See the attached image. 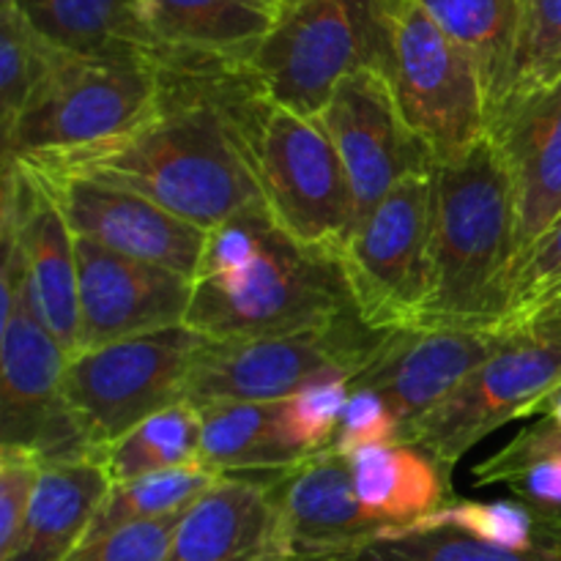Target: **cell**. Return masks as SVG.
<instances>
[{
  "instance_id": "9a60e30c",
  "label": "cell",
  "mask_w": 561,
  "mask_h": 561,
  "mask_svg": "<svg viewBox=\"0 0 561 561\" xmlns=\"http://www.w3.org/2000/svg\"><path fill=\"white\" fill-rule=\"evenodd\" d=\"M272 491L285 561H354L389 529L362 507L348 458L334 447L272 474Z\"/></svg>"
},
{
  "instance_id": "6da1fadb",
  "label": "cell",
  "mask_w": 561,
  "mask_h": 561,
  "mask_svg": "<svg viewBox=\"0 0 561 561\" xmlns=\"http://www.w3.org/2000/svg\"><path fill=\"white\" fill-rule=\"evenodd\" d=\"M515 268V186L491 137L433 168L431 294L420 329L504 332Z\"/></svg>"
},
{
  "instance_id": "cb8c5ba5",
  "label": "cell",
  "mask_w": 561,
  "mask_h": 561,
  "mask_svg": "<svg viewBox=\"0 0 561 561\" xmlns=\"http://www.w3.org/2000/svg\"><path fill=\"white\" fill-rule=\"evenodd\" d=\"M201 414L197 463L222 477H263L294 469L307 458L283 431V400L277 403H219Z\"/></svg>"
},
{
  "instance_id": "d590c367",
  "label": "cell",
  "mask_w": 561,
  "mask_h": 561,
  "mask_svg": "<svg viewBox=\"0 0 561 561\" xmlns=\"http://www.w3.org/2000/svg\"><path fill=\"white\" fill-rule=\"evenodd\" d=\"M383 444H403V425L376 392L351 387L348 405L332 444L334 453L351 458L362 449L383 447Z\"/></svg>"
},
{
  "instance_id": "d6a6232c",
  "label": "cell",
  "mask_w": 561,
  "mask_h": 561,
  "mask_svg": "<svg viewBox=\"0 0 561 561\" xmlns=\"http://www.w3.org/2000/svg\"><path fill=\"white\" fill-rule=\"evenodd\" d=\"M351 398V381H318L283 400V431L299 453L312 455L329 449L343 422Z\"/></svg>"
},
{
  "instance_id": "4dcf8cb0",
  "label": "cell",
  "mask_w": 561,
  "mask_h": 561,
  "mask_svg": "<svg viewBox=\"0 0 561 561\" xmlns=\"http://www.w3.org/2000/svg\"><path fill=\"white\" fill-rule=\"evenodd\" d=\"M433 529H455L488 546L507 548V551H526L537 540V515L529 504L518 502H453L449 507L438 510L436 515L403 526V529H387L383 537L398 535H422Z\"/></svg>"
},
{
  "instance_id": "d4e9b609",
  "label": "cell",
  "mask_w": 561,
  "mask_h": 561,
  "mask_svg": "<svg viewBox=\"0 0 561 561\" xmlns=\"http://www.w3.org/2000/svg\"><path fill=\"white\" fill-rule=\"evenodd\" d=\"M480 71L491 124L510 96L524 0H416Z\"/></svg>"
},
{
  "instance_id": "2e32d148",
  "label": "cell",
  "mask_w": 561,
  "mask_h": 561,
  "mask_svg": "<svg viewBox=\"0 0 561 561\" xmlns=\"http://www.w3.org/2000/svg\"><path fill=\"white\" fill-rule=\"evenodd\" d=\"M80 274V354L184 327L195 283L162 266L75 239Z\"/></svg>"
},
{
  "instance_id": "ba28073f",
  "label": "cell",
  "mask_w": 561,
  "mask_h": 561,
  "mask_svg": "<svg viewBox=\"0 0 561 561\" xmlns=\"http://www.w3.org/2000/svg\"><path fill=\"white\" fill-rule=\"evenodd\" d=\"M376 0H285L272 33L247 58L274 104L318 118L362 66L381 69Z\"/></svg>"
},
{
  "instance_id": "ab89813d",
  "label": "cell",
  "mask_w": 561,
  "mask_h": 561,
  "mask_svg": "<svg viewBox=\"0 0 561 561\" xmlns=\"http://www.w3.org/2000/svg\"><path fill=\"white\" fill-rule=\"evenodd\" d=\"M531 510H535L537 518L546 520V524L559 526V529H561V507H559V510H540V507H531Z\"/></svg>"
},
{
  "instance_id": "5b68a950",
  "label": "cell",
  "mask_w": 561,
  "mask_h": 561,
  "mask_svg": "<svg viewBox=\"0 0 561 561\" xmlns=\"http://www.w3.org/2000/svg\"><path fill=\"white\" fill-rule=\"evenodd\" d=\"M389 332H376L359 316L321 329L257 340L203 343L186 381L192 409L219 403H277L318 381L354 383L381 351Z\"/></svg>"
},
{
  "instance_id": "4fadbf2b",
  "label": "cell",
  "mask_w": 561,
  "mask_h": 561,
  "mask_svg": "<svg viewBox=\"0 0 561 561\" xmlns=\"http://www.w3.org/2000/svg\"><path fill=\"white\" fill-rule=\"evenodd\" d=\"M318 121L343 159L359 219L400 181L436 168L433 153L405 124L392 82L378 66H362L345 77Z\"/></svg>"
},
{
  "instance_id": "9c48e42d",
  "label": "cell",
  "mask_w": 561,
  "mask_h": 561,
  "mask_svg": "<svg viewBox=\"0 0 561 561\" xmlns=\"http://www.w3.org/2000/svg\"><path fill=\"white\" fill-rule=\"evenodd\" d=\"M252 170L277 228L340 257L359 217L345 164L321 121L268 104L252 137Z\"/></svg>"
},
{
  "instance_id": "f546056e",
  "label": "cell",
  "mask_w": 561,
  "mask_h": 561,
  "mask_svg": "<svg viewBox=\"0 0 561 561\" xmlns=\"http://www.w3.org/2000/svg\"><path fill=\"white\" fill-rule=\"evenodd\" d=\"M64 49L49 44L25 20L14 0H0V124L3 135L49 75Z\"/></svg>"
},
{
  "instance_id": "8d00e7d4",
  "label": "cell",
  "mask_w": 561,
  "mask_h": 561,
  "mask_svg": "<svg viewBox=\"0 0 561 561\" xmlns=\"http://www.w3.org/2000/svg\"><path fill=\"white\" fill-rule=\"evenodd\" d=\"M184 515L186 513L131 524L93 546L80 548L66 561H164Z\"/></svg>"
},
{
  "instance_id": "ac0fdd59",
  "label": "cell",
  "mask_w": 561,
  "mask_h": 561,
  "mask_svg": "<svg viewBox=\"0 0 561 561\" xmlns=\"http://www.w3.org/2000/svg\"><path fill=\"white\" fill-rule=\"evenodd\" d=\"M488 137L515 186L520 263L531 244L561 219V77L553 85L510 99Z\"/></svg>"
},
{
  "instance_id": "60d3db41",
  "label": "cell",
  "mask_w": 561,
  "mask_h": 561,
  "mask_svg": "<svg viewBox=\"0 0 561 561\" xmlns=\"http://www.w3.org/2000/svg\"><path fill=\"white\" fill-rule=\"evenodd\" d=\"M548 414H551L553 420H557V425L561 427V394H559L557 400H553V405H551V409H548Z\"/></svg>"
},
{
  "instance_id": "4316f807",
  "label": "cell",
  "mask_w": 561,
  "mask_h": 561,
  "mask_svg": "<svg viewBox=\"0 0 561 561\" xmlns=\"http://www.w3.org/2000/svg\"><path fill=\"white\" fill-rule=\"evenodd\" d=\"M201 455V414L186 400L148 416L146 422L126 433L121 442L99 453V463L110 482L126 485L157 471L197 463Z\"/></svg>"
},
{
  "instance_id": "d6986e66",
  "label": "cell",
  "mask_w": 561,
  "mask_h": 561,
  "mask_svg": "<svg viewBox=\"0 0 561 561\" xmlns=\"http://www.w3.org/2000/svg\"><path fill=\"white\" fill-rule=\"evenodd\" d=\"M164 561H285L272 474L214 485L186 510Z\"/></svg>"
},
{
  "instance_id": "5bb4252c",
  "label": "cell",
  "mask_w": 561,
  "mask_h": 561,
  "mask_svg": "<svg viewBox=\"0 0 561 561\" xmlns=\"http://www.w3.org/2000/svg\"><path fill=\"white\" fill-rule=\"evenodd\" d=\"M3 241H14L25 299L64 354H80V274L75 236L44 186L22 164L3 159Z\"/></svg>"
},
{
  "instance_id": "30bf717a",
  "label": "cell",
  "mask_w": 561,
  "mask_h": 561,
  "mask_svg": "<svg viewBox=\"0 0 561 561\" xmlns=\"http://www.w3.org/2000/svg\"><path fill=\"white\" fill-rule=\"evenodd\" d=\"M203 343L190 327H173L69 359L64 398L96 458L148 416L184 400Z\"/></svg>"
},
{
  "instance_id": "3957f363",
  "label": "cell",
  "mask_w": 561,
  "mask_h": 561,
  "mask_svg": "<svg viewBox=\"0 0 561 561\" xmlns=\"http://www.w3.org/2000/svg\"><path fill=\"white\" fill-rule=\"evenodd\" d=\"M151 58H88L64 53L3 135V159L42 162L124 140L157 115Z\"/></svg>"
},
{
  "instance_id": "44dd1931",
  "label": "cell",
  "mask_w": 561,
  "mask_h": 561,
  "mask_svg": "<svg viewBox=\"0 0 561 561\" xmlns=\"http://www.w3.org/2000/svg\"><path fill=\"white\" fill-rule=\"evenodd\" d=\"M348 463L362 507L389 529H403L453 504V474L414 444L362 449Z\"/></svg>"
},
{
  "instance_id": "83f0119b",
  "label": "cell",
  "mask_w": 561,
  "mask_h": 561,
  "mask_svg": "<svg viewBox=\"0 0 561 561\" xmlns=\"http://www.w3.org/2000/svg\"><path fill=\"white\" fill-rule=\"evenodd\" d=\"M474 488L507 485L529 507H561V427L551 414L471 471Z\"/></svg>"
},
{
  "instance_id": "f35d334b",
  "label": "cell",
  "mask_w": 561,
  "mask_h": 561,
  "mask_svg": "<svg viewBox=\"0 0 561 561\" xmlns=\"http://www.w3.org/2000/svg\"><path fill=\"white\" fill-rule=\"evenodd\" d=\"M559 321H561V290L559 294H553L548 301H542V305L531 312V318L524 323V327H529V323H559ZM515 332H518V329H515Z\"/></svg>"
},
{
  "instance_id": "277c9868",
  "label": "cell",
  "mask_w": 561,
  "mask_h": 561,
  "mask_svg": "<svg viewBox=\"0 0 561 561\" xmlns=\"http://www.w3.org/2000/svg\"><path fill=\"white\" fill-rule=\"evenodd\" d=\"M381 69L405 124L438 162L460 157L491 131L474 60L416 0H376Z\"/></svg>"
},
{
  "instance_id": "484cf974",
  "label": "cell",
  "mask_w": 561,
  "mask_h": 561,
  "mask_svg": "<svg viewBox=\"0 0 561 561\" xmlns=\"http://www.w3.org/2000/svg\"><path fill=\"white\" fill-rule=\"evenodd\" d=\"M222 480V474L206 469L203 463H192L157 471V474L140 477V480H131L126 485H115L107 493L102 507H99L96 518L88 526L85 540L80 542V548L93 546V542L104 540L113 531L126 529L131 524L186 513Z\"/></svg>"
},
{
  "instance_id": "e0dca14e",
  "label": "cell",
  "mask_w": 561,
  "mask_h": 561,
  "mask_svg": "<svg viewBox=\"0 0 561 561\" xmlns=\"http://www.w3.org/2000/svg\"><path fill=\"white\" fill-rule=\"evenodd\" d=\"M510 332L485 329H405L389 332L376 359L351 387L370 389L400 425H414L442 405L471 373L485 365Z\"/></svg>"
},
{
  "instance_id": "7402d4cb",
  "label": "cell",
  "mask_w": 561,
  "mask_h": 561,
  "mask_svg": "<svg viewBox=\"0 0 561 561\" xmlns=\"http://www.w3.org/2000/svg\"><path fill=\"white\" fill-rule=\"evenodd\" d=\"M279 9L277 0H140L159 44L228 58H250L272 33Z\"/></svg>"
},
{
  "instance_id": "f1b7e54d",
  "label": "cell",
  "mask_w": 561,
  "mask_h": 561,
  "mask_svg": "<svg viewBox=\"0 0 561 561\" xmlns=\"http://www.w3.org/2000/svg\"><path fill=\"white\" fill-rule=\"evenodd\" d=\"M535 546L526 551L488 546L455 529L381 537L354 561H561V529L537 518Z\"/></svg>"
},
{
  "instance_id": "e575fe53",
  "label": "cell",
  "mask_w": 561,
  "mask_h": 561,
  "mask_svg": "<svg viewBox=\"0 0 561 561\" xmlns=\"http://www.w3.org/2000/svg\"><path fill=\"white\" fill-rule=\"evenodd\" d=\"M272 222L274 219L272 214L266 211V203H261V206L244 208V211H239L236 217H230L228 222L208 230L206 252H203L197 279L239 274L244 272L247 266H252V261L261 255L263 236H266Z\"/></svg>"
},
{
  "instance_id": "8fae6325",
  "label": "cell",
  "mask_w": 561,
  "mask_h": 561,
  "mask_svg": "<svg viewBox=\"0 0 561 561\" xmlns=\"http://www.w3.org/2000/svg\"><path fill=\"white\" fill-rule=\"evenodd\" d=\"M433 173L400 181L340 250L345 283L362 321L376 332L422 327L431 294Z\"/></svg>"
},
{
  "instance_id": "7a4b0ae2",
  "label": "cell",
  "mask_w": 561,
  "mask_h": 561,
  "mask_svg": "<svg viewBox=\"0 0 561 561\" xmlns=\"http://www.w3.org/2000/svg\"><path fill=\"white\" fill-rule=\"evenodd\" d=\"M354 312L340 257L299 244L272 222L252 266L197 279L184 327L208 343H228L321 329Z\"/></svg>"
},
{
  "instance_id": "52a82bcc",
  "label": "cell",
  "mask_w": 561,
  "mask_h": 561,
  "mask_svg": "<svg viewBox=\"0 0 561 561\" xmlns=\"http://www.w3.org/2000/svg\"><path fill=\"white\" fill-rule=\"evenodd\" d=\"M561 394V321L529 323L477 367L442 405L405 427L403 444L425 449L444 471L499 427L548 411Z\"/></svg>"
},
{
  "instance_id": "74e56055",
  "label": "cell",
  "mask_w": 561,
  "mask_h": 561,
  "mask_svg": "<svg viewBox=\"0 0 561 561\" xmlns=\"http://www.w3.org/2000/svg\"><path fill=\"white\" fill-rule=\"evenodd\" d=\"M42 463L27 449L0 447V559H5L20 537L36 491Z\"/></svg>"
},
{
  "instance_id": "7c38bea8",
  "label": "cell",
  "mask_w": 561,
  "mask_h": 561,
  "mask_svg": "<svg viewBox=\"0 0 561 561\" xmlns=\"http://www.w3.org/2000/svg\"><path fill=\"white\" fill-rule=\"evenodd\" d=\"M22 164L53 197L75 239L96 241L118 255L162 266L192 283L197 279L208 230L164 211L137 192L64 173L47 164Z\"/></svg>"
},
{
  "instance_id": "836d02e7",
  "label": "cell",
  "mask_w": 561,
  "mask_h": 561,
  "mask_svg": "<svg viewBox=\"0 0 561 561\" xmlns=\"http://www.w3.org/2000/svg\"><path fill=\"white\" fill-rule=\"evenodd\" d=\"M561 290V219L548 228L531 250L520 257L515 272L510 312L504 332H515L531 318V312Z\"/></svg>"
},
{
  "instance_id": "8992f818",
  "label": "cell",
  "mask_w": 561,
  "mask_h": 561,
  "mask_svg": "<svg viewBox=\"0 0 561 561\" xmlns=\"http://www.w3.org/2000/svg\"><path fill=\"white\" fill-rule=\"evenodd\" d=\"M69 356L36 321L14 241L0 268V444L27 449L44 466L96 458L64 398Z\"/></svg>"
},
{
  "instance_id": "b9f144b4",
  "label": "cell",
  "mask_w": 561,
  "mask_h": 561,
  "mask_svg": "<svg viewBox=\"0 0 561 561\" xmlns=\"http://www.w3.org/2000/svg\"><path fill=\"white\" fill-rule=\"evenodd\" d=\"M277 3H285V0H277Z\"/></svg>"
},
{
  "instance_id": "ffe728a7",
  "label": "cell",
  "mask_w": 561,
  "mask_h": 561,
  "mask_svg": "<svg viewBox=\"0 0 561 561\" xmlns=\"http://www.w3.org/2000/svg\"><path fill=\"white\" fill-rule=\"evenodd\" d=\"M110 491L113 482L96 458L44 466L20 537L0 561H66Z\"/></svg>"
},
{
  "instance_id": "1f68e13d",
  "label": "cell",
  "mask_w": 561,
  "mask_h": 561,
  "mask_svg": "<svg viewBox=\"0 0 561 561\" xmlns=\"http://www.w3.org/2000/svg\"><path fill=\"white\" fill-rule=\"evenodd\" d=\"M561 77V0H524L510 99L553 85ZM504 102V104H507Z\"/></svg>"
},
{
  "instance_id": "603a6c76",
  "label": "cell",
  "mask_w": 561,
  "mask_h": 561,
  "mask_svg": "<svg viewBox=\"0 0 561 561\" xmlns=\"http://www.w3.org/2000/svg\"><path fill=\"white\" fill-rule=\"evenodd\" d=\"M25 20L71 55L153 58L159 42L146 25L140 0H14Z\"/></svg>"
}]
</instances>
